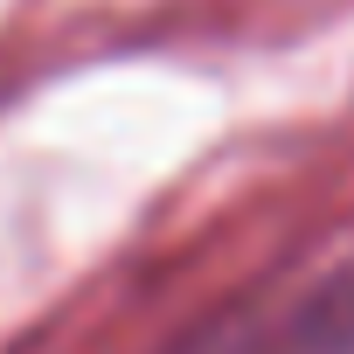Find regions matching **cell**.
<instances>
[{
	"label": "cell",
	"instance_id": "1",
	"mask_svg": "<svg viewBox=\"0 0 354 354\" xmlns=\"http://www.w3.org/2000/svg\"><path fill=\"white\" fill-rule=\"evenodd\" d=\"M230 354H354V264L299 285L271 319L243 326Z\"/></svg>",
	"mask_w": 354,
	"mask_h": 354
}]
</instances>
